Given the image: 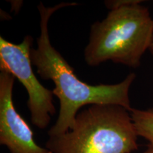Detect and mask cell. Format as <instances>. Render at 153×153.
Instances as JSON below:
<instances>
[{"instance_id": "cell-1", "label": "cell", "mask_w": 153, "mask_h": 153, "mask_svg": "<svg viewBox=\"0 0 153 153\" xmlns=\"http://www.w3.org/2000/svg\"><path fill=\"white\" fill-rule=\"evenodd\" d=\"M75 5L76 3L63 2L53 7H46L43 3L38 6L41 33L37 38V47L31 50L30 60L41 78L53 82V95L60 102L58 117L48 132V137L67 133L73 126L80 108L86 105H118L130 111L133 109L129 91L136 74H129L123 81L114 85H89L77 77L70 64L51 44L50 18L58 9Z\"/></svg>"}, {"instance_id": "cell-2", "label": "cell", "mask_w": 153, "mask_h": 153, "mask_svg": "<svg viewBox=\"0 0 153 153\" xmlns=\"http://www.w3.org/2000/svg\"><path fill=\"white\" fill-rule=\"evenodd\" d=\"M138 137L130 111L94 104L78 113L67 133L49 137L45 148L52 153H131Z\"/></svg>"}, {"instance_id": "cell-3", "label": "cell", "mask_w": 153, "mask_h": 153, "mask_svg": "<svg viewBox=\"0 0 153 153\" xmlns=\"http://www.w3.org/2000/svg\"><path fill=\"white\" fill-rule=\"evenodd\" d=\"M152 38L153 19L147 7L140 4L120 7L91 26L85 60L91 67L112 61L138 68Z\"/></svg>"}, {"instance_id": "cell-4", "label": "cell", "mask_w": 153, "mask_h": 153, "mask_svg": "<svg viewBox=\"0 0 153 153\" xmlns=\"http://www.w3.org/2000/svg\"><path fill=\"white\" fill-rule=\"evenodd\" d=\"M33 41L32 36H26L22 43L14 44L1 36L0 69L24 85L28 95L27 105L31 123L39 129H45L56 109L53 102V91L41 85L32 69L30 52Z\"/></svg>"}, {"instance_id": "cell-5", "label": "cell", "mask_w": 153, "mask_h": 153, "mask_svg": "<svg viewBox=\"0 0 153 153\" xmlns=\"http://www.w3.org/2000/svg\"><path fill=\"white\" fill-rule=\"evenodd\" d=\"M14 76L0 72V144L10 153H52L38 145L27 122L16 111L13 101Z\"/></svg>"}, {"instance_id": "cell-6", "label": "cell", "mask_w": 153, "mask_h": 153, "mask_svg": "<svg viewBox=\"0 0 153 153\" xmlns=\"http://www.w3.org/2000/svg\"><path fill=\"white\" fill-rule=\"evenodd\" d=\"M131 114L138 136L147 140L149 145L153 148V108L148 110L133 108Z\"/></svg>"}, {"instance_id": "cell-7", "label": "cell", "mask_w": 153, "mask_h": 153, "mask_svg": "<svg viewBox=\"0 0 153 153\" xmlns=\"http://www.w3.org/2000/svg\"><path fill=\"white\" fill-rule=\"evenodd\" d=\"M143 1L140 0H112V1H106L104 2L106 7L111 11L114 9L120 8V7H126L135 4H140Z\"/></svg>"}, {"instance_id": "cell-8", "label": "cell", "mask_w": 153, "mask_h": 153, "mask_svg": "<svg viewBox=\"0 0 153 153\" xmlns=\"http://www.w3.org/2000/svg\"><path fill=\"white\" fill-rule=\"evenodd\" d=\"M143 153H153V148L152 147L150 146V145H148V149H147V150H145Z\"/></svg>"}, {"instance_id": "cell-9", "label": "cell", "mask_w": 153, "mask_h": 153, "mask_svg": "<svg viewBox=\"0 0 153 153\" xmlns=\"http://www.w3.org/2000/svg\"><path fill=\"white\" fill-rule=\"evenodd\" d=\"M149 51H150V53L153 55V38H152V42H151V43H150V48H149Z\"/></svg>"}]
</instances>
